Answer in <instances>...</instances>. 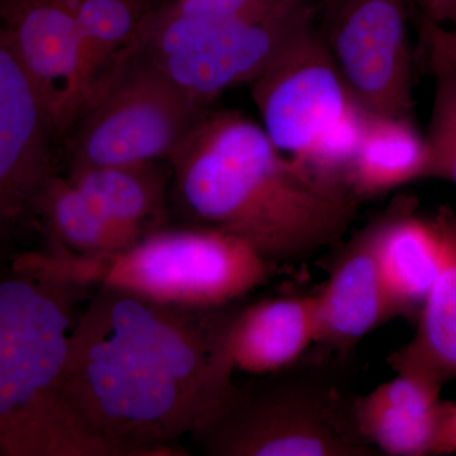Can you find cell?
<instances>
[{"instance_id":"cell-1","label":"cell","mask_w":456,"mask_h":456,"mask_svg":"<svg viewBox=\"0 0 456 456\" xmlns=\"http://www.w3.org/2000/svg\"><path fill=\"white\" fill-rule=\"evenodd\" d=\"M237 303L164 305L99 288L75 320L65 397L110 456L184 455L233 379L227 335Z\"/></svg>"},{"instance_id":"cell-2","label":"cell","mask_w":456,"mask_h":456,"mask_svg":"<svg viewBox=\"0 0 456 456\" xmlns=\"http://www.w3.org/2000/svg\"><path fill=\"white\" fill-rule=\"evenodd\" d=\"M169 164L170 188L193 224L240 237L272 265L334 248L355 221L359 202L346 189L236 110L211 108Z\"/></svg>"},{"instance_id":"cell-3","label":"cell","mask_w":456,"mask_h":456,"mask_svg":"<svg viewBox=\"0 0 456 456\" xmlns=\"http://www.w3.org/2000/svg\"><path fill=\"white\" fill-rule=\"evenodd\" d=\"M77 293L0 266V456H110L62 388Z\"/></svg>"},{"instance_id":"cell-4","label":"cell","mask_w":456,"mask_h":456,"mask_svg":"<svg viewBox=\"0 0 456 456\" xmlns=\"http://www.w3.org/2000/svg\"><path fill=\"white\" fill-rule=\"evenodd\" d=\"M16 265L83 292L119 290L164 305H232L265 283L272 264L248 242L220 228L160 227L110 254L22 251Z\"/></svg>"},{"instance_id":"cell-5","label":"cell","mask_w":456,"mask_h":456,"mask_svg":"<svg viewBox=\"0 0 456 456\" xmlns=\"http://www.w3.org/2000/svg\"><path fill=\"white\" fill-rule=\"evenodd\" d=\"M232 379L191 434L212 456H375L356 426L354 402L320 367Z\"/></svg>"},{"instance_id":"cell-6","label":"cell","mask_w":456,"mask_h":456,"mask_svg":"<svg viewBox=\"0 0 456 456\" xmlns=\"http://www.w3.org/2000/svg\"><path fill=\"white\" fill-rule=\"evenodd\" d=\"M248 86L273 143L345 187L365 112L345 86L321 27L316 23L294 38Z\"/></svg>"},{"instance_id":"cell-7","label":"cell","mask_w":456,"mask_h":456,"mask_svg":"<svg viewBox=\"0 0 456 456\" xmlns=\"http://www.w3.org/2000/svg\"><path fill=\"white\" fill-rule=\"evenodd\" d=\"M167 3L147 29L139 55L211 107L226 90L254 82L294 38L316 25L325 5L303 3L265 13L194 18L173 13Z\"/></svg>"},{"instance_id":"cell-8","label":"cell","mask_w":456,"mask_h":456,"mask_svg":"<svg viewBox=\"0 0 456 456\" xmlns=\"http://www.w3.org/2000/svg\"><path fill=\"white\" fill-rule=\"evenodd\" d=\"M211 108L137 55L90 98L66 134L68 169L169 163Z\"/></svg>"},{"instance_id":"cell-9","label":"cell","mask_w":456,"mask_h":456,"mask_svg":"<svg viewBox=\"0 0 456 456\" xmlns=\"http://www.w3.org/2000/svg\"><path fill=\"white\" fill-rule=\"evenodd\" d=\"M327 47L355 103L367 113L412 116L411 0H330Z\"/></svg>"},{"instance_id":"cell-10","label":"cell","mask_w":456,"mask_h":456,"mask_svg":"<svg viewBox=\"0 0 456 456\" xmlns=\"http://www.w3.org/2000/svg\"><path fill=\"white\" fill-rule=\"evenodd\" d=\"M59 134L0 33V256L38 224L45 189L59 173Z\"/></svg>"},{"instance_id":"cell-11","label":"cell","mask_w":456,"mask_h":456,"mask_svg":"<svg viewBox=\"0 0 456 456\" xmlns=\"http://www.w3.org/2000/svg\"><path fill=\"white\" fill-rule=\"evenodd\" d=\"M0 33L49 113L60 139L90 97L82 32L66 0H0Z\"/></svg>"},{"instance_id":"cell-12","label":"cell","mask_w":456,"mask_h":456,"mask_svg":"<svg viewBox=\"0 0 456 456\" xmlns=\"http://www.w3.org/2000/svg\"><path fill=\"white\" fill-rule=\"evenodd\" d=\"M369 224L392 316L417 321L443 263L436 216L422 212L415 197L402 196Z\"/></svg>"},{"instance_id":"cell-13","label":"cell","mask_w":456,"mask_h":456,"mask_svg":"<svg viewBox=\"0 0 456 456\" xmlns=\"http://www.w3.org/2000/svg\"><path fill=\"white\" fill-rule=\"evenodd\" d=\"M335 248L329 278L314 294V344L344 354L395 318L378 272L370 224Z\"/></svg>"},{"instance_id":"cell-14","label":"cell","mask_w":456,"mask_h":456,"mask_svg":"<svg viewBox=\"0 0 456 456\" xmlns=\"http://www.w3.org/2000/svg\"><path fill=\"white\" fill-rule=\"evenodd\" d=\"M443 387L419 371H397L374 391L356 395L354 415L360 434L386 455H440L452 404L441 399Z\"/></svg>"},{"instance_id":"cell-15","label":"cell","mask_w":456,"mask_h":456,"mask_svg":"<svg viewBox=\"0 0 456 456\" xmlns=\"http://www.w3.org/2000/svg\"><path fill=\"white\" fill-rule=\"evenodd\" d=\"M316 342L314 296L278 297L236 308L227 335L233 371L250 377L292 367Z\"/></svg>"},{"instance_id":"cell-16","label":"cell","mask_w":456,"mask_h":456,"mask_svg":"<svg viewBox=\"0 0 456 456\" xmlns=\"http://www.w3.org/2000/svg\"><path fill=\"white\" fill-rule=\"evenodd\" d=\"M430 178V147L413 117L365 112L344 176L351 196L358 202L374 200Z\"/></svg>"},{"instance_id":"cell-17","label":"cell","mask_w":456,"mask_h":456,"mask_svg":"<svg viewBox=\"0 0 456 456\" xmlns=\"http://www.w3.org/2000/svg\"><path fill=\"white\" fill-rule=\"evenodd\" d=\"M443 239L439 275L417 318L415 335L392 354L395 371H419L443 386L456 378V212L450 206L435 211Z\"/></svg>"},{"instance_id":"cell-18","label":"cell","mask_w":456,"mask_h":456,"mask_svg":"<svg viewBox=\"0 0 456 456\" xmlns=\"http://www.w3.org/2000/svg\"><path fill=\"white\" fill-rule=\"evenodd\" d=\"M65 175L113 224L137 239L163 227L160 220L171 187L169 163L71 167Z\"/></svg>"},{"instance_id":"cell-19","label":"cell","mask_w":456,"mask_h":456,"mask_svg":"<svg viewBox=\"0 0 456 456\" xmlns=\"http://www.w3.org/2000/svg\"><path fill=\"white\" fill-rule=\"evenodd\" d=\"M167 2L66 0L82 32L90 80L89 99L139 55L147 29Z\"/></svg>"},{"instance_id":"cell-20","label":"cell","mask_w":456,"mask_h":456,"mask_svg":"<svg viewBox=\"0 0 456 456\" xmlns=\"http://www.w3.org/2000/svg\"><path fill=\"white\" fill-rule=\"evenodd\" d=\"M38 224L46 230L51 250L74 255L114 253L140 240L113 224L60 171L45 189Z\"/></svg>"},{"instance_id":"cell-21","label":"cell","mask_w":456,"mask_h":456,"mask_svg":"<svg viewBox=\"0 0 456 456\" xmlns=\"http://www.w3.org/2000/svg\"><path fill=\"white\" fill-rule=\"evenodd\" d=\"M434 102L426 140L430 147L431 178L456 187V73L434 70Z\"/></svg>"},{"instance_id":"cell-22","label":"cell","mask_w":456,"mask_h":456,"mask_svg":"<svg viewBox=\"0 0 456 456\" xmlns=\"http://www.w3.org/2000/svg\"><path fill=\"white\" fill-rule=\"evenodd\" d=\"M419 37L430 71L456 73V27L436 25L419 17Z\"/></svg>"},{"instance_id":"cell-23","label":"cell","mask_w":456,"mask_h":456,"mask_svg":"<svg viewBox=\"0 0 456 456\" xmlns=\"http://www.w3.org/2000/svg\"><path fill=\"white\" fill-rule=\"evenodd\" d=\"M419 17L436 25L456 27V0H411Z\"/></svg>"},{"instance_id":"cell-24","label":"cell","mask_w":456,"mask_h":456,"mask_svg":"<svg viewBox=\"0 0 456 456\" xmlns=\"http://www.w3.org/2000/svg\"><path fill=\"white\" fill-rule=\"evenodd\" d=\"M448 454H456V403L452 404L441 440L440 455Z\"/></svg>"},{"instance_id":"cell-25","label":"cell","mask_w":456,"mask_h":456,"mask_svg":"<svg viewBox=\"0 0 456 456\" xmlns=\"http://www.w3.org/2000/svg\"><path fill=\"white\" fill-rule=\"evenodd\" d=\"M8 259H4V257L0 256V266L4 265L5 263H8Z\"/></svg>"}]
</instances>
